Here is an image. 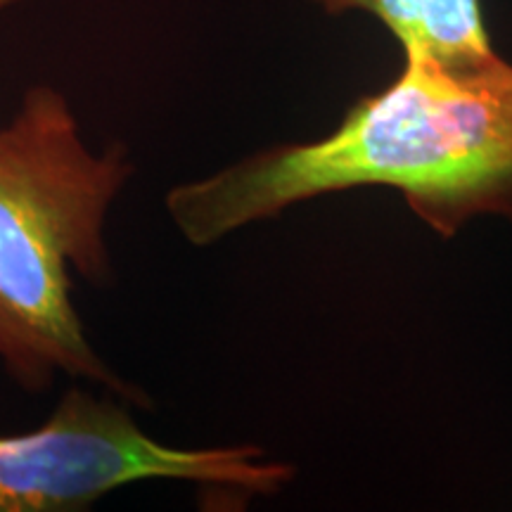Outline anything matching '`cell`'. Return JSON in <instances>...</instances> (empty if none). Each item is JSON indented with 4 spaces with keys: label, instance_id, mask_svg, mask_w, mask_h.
Segmentation results:
<instances>
[{
    "label": "cell",
    "instance_id": "obj_1",
    "mask_svg": "<svg viewBox=\"0 0 512 512\" xmlns=\"http://www.w3.org/2000/svg\"><path fill=\"white\" fill-rule=\"evenodd\" d=\"M368 185L399 190L441 238L482 214L512 221V64L498 53L403 55L401 74L358 100L330 136L178 183L164 207L190 245L209 247L294 204Z\"/></svg>",
    "mask_w": 512,
    "mask_h": 512
},
{
    "label": "cell",
    "instance_id": "obj_2",
    "mask_svg": "<svg viewBox=\"0 0 512 512\" xmlns=\"http://www.w3.org/2000/svg\"><path fill=\"white\" fill-rule=\"evenodd\" d=\"M133 174L124 143L88 147L53 86H31L0 126V366L24 392H48L64 375L152 408L98 356L72 302V275L112 280L105 226Z\"/></svg>",
    "mask_w": 512,
    "mask_h": 512
},
{
    "label": "cell",
    "instance_id": "obj_3",
    "mask_svg": "<svg viewBox=\"0 0 512 512\" xmlns=\"http://www.w3.org/2000/svg\"><path fill=\"white\" fill-rule=\"evenodd\" d=\"M131 403L69 387L46 422L0 434V512H79L143 482H190L268 496L292 465L254 444L181 448L150 437Z\"/></svg>",
    "mask_w": 512,
    "mask_h": 512
},
{
    "label": "cell",
    "instance_id": "obj_4",
    "mask_svg": "<svg viewBox=\"0 0 512 512\" xmlns=\"http://www.w3.org/2000/svg\"><path fill=\"white\" fill-rule=\"evenodd\" d=\"M330 15L366 12L389 29L403 55L475 62L496 55L482 0H313Z\"/></svg>",
    "mask_w": 512,
    "mask_h": 512
},
{
    "label": "cell",
    "instance_id": "obj_5",
    "mask_svg": "<svg viewBox=\"0 0 512 512\" xmlns=\"http://www.w3.org/2000/svg\"><path fill=\"white\" fill-rule=\"evenodd\" d=\"M19 3H24V0H0V12L12 8V5H19Z\"/></svg>",
    "mask_w": 512,
    "mask_h": 512
}]
</instances>
